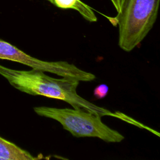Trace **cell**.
Here are the masks:
<instances>
[{"mask_svg":"<svg viewBox=\"0 0 160 160\" xmlns=\"http://www.w3.org/2000/svg\"><path fill=\"white\" fill-rule=\"evenodd\" d=\"M0 74L18 90L32 96H43L65 101L74 109H83L101 116L116 117L132 124L140 123L119 112H112L81 97L76 91L79 81L68 78L60 79L51 77L44 72L32 69L16 70L0 65Z\"/></svg>","mask_w":160,"mask_h":160,"instance_id":"cell-1","label":"cell"},{"mask_svg":"<svg viewBox=\"0 0 160 160\" xmlns=\"http://www.w3.org/2000/svg\"><path fill=\"white\" fill-rule=\"evenodd\" d=\"M159 0H119L117 16L118 45L130 52L139 45L156 22Z\"/></svg>","mask_w":160,"mask_h":160,"instance_id":"cell-2","label":"cell"},{"mask_svg":"<svg viewBox=\"0 0 160 160\" xmlns=\"http://www.w3.org/2000/svg\"><path fill=\"white\" fill-rule=\"evenodd\" d=\"M34 111L40 116L57 121L76 138H98L107 142H120L124 139L120 132L103 123L101 115L83 109L37 106Z\"/></svg>","mask_w":160,"mask_h":160,"instance_id":"cell-3","label":"cell"},{"mask_svg":"<svg viewBox=\"0 0 160 160\" xmlns=\"http://www.w3.org/2000/svg\"><path fill=\"white\" fill-rule=\"evenodd\" d=\"M0 59L15 61L31 67L32 69L56 74L62 78H68L86 82L90 73L82 70L73 64L66 61H45L34 58L14 45L0 39Z\"/></svg>","mask_w":160,"mask_h":160,"instance_id":"cell-4","label":"cell"},{"mask_svg":"<svg viewBox=\"0 0 160 160\" xmlns=\"http://www.w3.org/2000/svg\"><path fill=\"white\" fill-rule=\"evenodd\" d=\"M39 159L16 144L0 137V160H35Z\"/></svg>","mask_w":160,"mask_h":160,"instance_id":"cell-5","label":"cell"},{"mask_svg":"<svg viewBox=\"0 0 160 160\" xmlns=\"http://www.w3.org/2000/svg\"><path fill=\"white\" fill-rule=\"evenodd\" d=\"M79 0H54V4L62 9H74Z\"/></svg>","mask_w":160,"mask_h":160,"instance_id":"cell-6","label":"cell"},{"mask_svg":"<svg viewBox=\"0 0 160 160\" xmlns=\"http://www.w3.org/2000/svg\"><path fill=\"white\" fill-rule=\"evenodd\" d=\"M109 91V87L106 84H101L97 86L94 91L93 94L94 96L98 99L104 98L108 93Z\"/></svg>","mask_w":160,"mask_h":160,"instance_id":"cell-7","label":"cell"},{"mask_svg":"<svg viewBox=\"0 0 160 160\" xmlns=\"http://www.w3.org/2000/svg\"><path fill=\"white\" fill-rule=\"evenodd\" d=\"M111 1L114 6L115 7L116 11H118L119 8V0H111Z\"/></svg>","mask_w":160,"mask_h":160,"instance_id":"cell-8","label":"cell"},{"mask_svg":"<svg viewBox=\"0 0 160 160\" xmlns=\"http://www.w3.org/2000/svg\"><path fill=\"white\" fill-rule=\"evenodd\" d=\"M47 1H49L51 3H52V4H54V0H47Z\"/></svg>","mask_w":160,"mask_h":160,"instance_id":"cell-9","label":"cell"}]
</instances>
